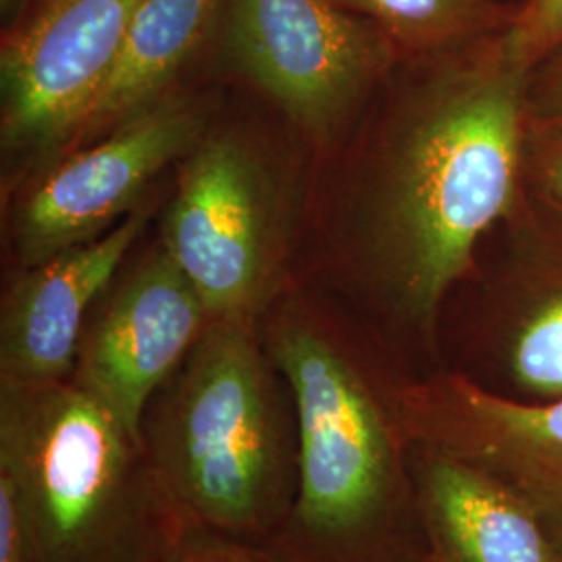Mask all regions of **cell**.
<instances>
[{"mask_svg": "<svg viewBox=\"0 0 562 562\" xmlns=\"http://www.w3.org/2000/svg\"><path fill=\"white\" fill-rule=\"evenodd\" d=\"M0 562H32V550L11 480L0 473Z\"/></svg>", "mask_w": 562, "mask_h": 562, "instance_id": "obj_18", "label": "cell"}, {"mask_svg": "<svg viewBox=\"0 0 562 562\" xmlns=\"http://www.w3.org/2000/svg\"><path fill=\"white\" fill-rule=\"evenodd\" d=\"M220 2L142 0L115 67L57 157L101 138L169 94V86L209 36Z\"/></svg>", "mask_w": 562, "mask_h": 562, "instance_id": "obj_13", "label": "cell"}, {"mask_svg": "<svg viewBox=\"0 0 562 562\" xmlns=\"http://www.w3.org/2000/svg\"><path fill=\"white\" fill-rule=\"evenodd\" d=\"M398 419L415 446L504 483L536 515L562 562V398L508 401L452 375L404 390Z\"/></svg>", "mask_w": 562, "mask_h": 562, "instance_id": "obj_10", "label": "cell"}, {"mask_svg": "<svg viewBox=\"0 0 562 562\" xmlns=\"http://www.w3.org/2000/svg\"><path fill=\"white\" fill-rule=\"evenodd\" d=\"M225 42L241 74L319 142L340 130L396 48L338 0H232Z\"/></svg>", "mask_w": 562, "mask_h": 562, "instance_id": "obj_6", "label": "cell"}, {"mask_svg": "<svg viewBox=\"0 0 562 562\" xmlns=\"http://www.w3.org/2000/svg\"><path fill=\"white\" fill-rule=\"evenodd\" d=\"M255 322H209L144 417V448L190 527L276 536L299 487L296 417Z\"/></svg>", "mask_w": 562, "mask_h": 562, "instance_id": "obj_2", "label": "cell"}, {"mask_svg": "<svg viewBox=\"0 0 562 562\" xmlns=\"http://www.w3.org/2000/svg\"><path fill=\"white\" fill-rule=\"evenodd\" d=\"M142 0H30L0 48L4 157L53 159L120 57Z\"/></svg>", "mask_w": 562, "mask_h": 562, "instance_id": "obj_7", "label": "cell"}, {"mask_svg": "<svg viewBox=\"0 0 562 562\" xmlns=\"http://www.w3.org/2000/svg\"><path fill=\"white\" fill-rule=\"evenodd\" d=\"M513 373L543 401L562 398V294L542 302L522 323L513 346Z\"/></svg>", "mask_w": 562, "mask_h": 562, "instance_id": "obj_15", "label": "cell"}, {"mask_svg": "<svg viewBox=\"0 0 562 562\" xmlns=\"http://www.w3.org/2000/svg\"><path fill=\"white\" fill-rule=\"evenodd\" d=\"M548 67L546 80L533 101L536 117L550 132H562V48L554 55Z\"/></svg>", "mask_w": 562, "mask_h": 562, "instance_id": "obj_19", "label": "cell"}, {"mask_svg": "<svg viewBox=\"0 0 562 562\" xmlns=\"http://www.w3.org/2000/svg\"><path fill=\"white\" fill-rule=\"evenodd\" d=\"M0 473L32 562H165L192 529L144 443L71 380L2 383Z\"/></svg>", "mask_w": 562, "mask_h": 562, "instance_id": "obj_3", "label": "cell"}, {"mask_svg": "<svg viewBox=\"0 0 562 562\" xmlns=\"http://www.w3.org/2000/svg\"><path fill=\"white\" fill-rule=\"evenodd\" d=\"M527 69L501 42L423 88L383 159L369 250L402 311L429 323L508 215L519 178Z\"/></svg>", "mask_w": 562, "mask_h": 562, "instance_id": "obj_1", "label": "cell"}, {"mask_svg": "<svg viewBox=\"0 0 562 562\" xmlns=\"http://www.w3.org/2000/svg\"><path fill=\"white\" fill-rule=\"evenodd\" d=\"M206 115L196 99L169 92L104 134V140L57 157L15 213L13 240L21 267L97 240L165 167L201 142Z\"/></svg>", "mask_w": 562, "mask_h": 562, "instance_id": "obj_8", "label": "cell"}, {"mask_svg": "<svg viewBox=\"0 0 562 562\" xmlns=\"http://www.w3.org/2000/svg\"><path fill=\"white\" fill-rule=\"evenodd\" d=\"M30 0H0V13L4 23H13L21 15V11L27 7Z\"/></svg>", "mask_w": 562, "mask_h": 562, "instance_id": "obj_21", "label": "cell"}, {"mask_svg": "<svg viewBox=\"0 0 562 562\" xmlns=\"http://www.w3.org/2000/svg\"><path fill=\"white\" fill-rule=\"evenodd\" d=\"M146 223L148 213L136 211L102 238L21 267L0 311V382L71 380L92 306L106 292Z\"/></svg>", "mask_w": 562, "mask_h": 562, "instance_id": "obj_11", "label": "cell"}, {"mask_svg": "<svg viewBox=\"0 0 562 562\" xmlns=\"http://www.w3.org/2000/svg\"><path fill=\"white\" fill-rule=\"evenodd\" d=\"M280 211L259 150L204 134L183 157L162 248L196 288L209 322H255L276 292Z\"/></svg>", "mask_w": 562, "mask_h": 562, "instance_id": "obj_5", "label": "cell"}, {"mask_svg": "<svg viewBox=\"0 0 562 562\" xmlns=\"http://www.w3.org/2000/svg\"><path fill=\"white\" fill-rule=\"evenodd\" d=\"M165 562H283L276 552H262L241 540L192 527Z\"/></svg>", "mask_w": 562, "mask_h": 562, "instance_id": "obj_17", "label": "cell"}, {"mask_svg": "<svg viewBox=\"0 0 562 562\" xmlns=\"http://www.w3.org/2000/svg\"><path fill=\"white\" fill-rule=\"evenodd\" d=\"M265 348L299 431L296 498L273 552L283 562H357L398 501V413H385L341 341L304 308L283 306Z\"/></svg>", "mask_w": 562, "mask_h": 562, "instance_id": "obj_4", "label": "cell"}, {"mask_svg": "<svg viewBox=\"0 0 562 562\" xmlns=\"http://www.w3.org/2000/svg\"><path fill=\"white\" fill-rule=\"evenodd\" d=\"M554 140L542 155V181L546 192L562 206V132H554Z\"/></svg>", "mask_w": 562, "mask_h": 562, "instance_id": "obj_20", "label": "cell"}, {"mask_svg": "<svg viewBox=\"0 0 562 562\" xmlns=\"http://www.w3.org/2000/svg\"><path fill=\"white\" fill-rule=\"evenodd\" d=\"M375 23L394 46L442 50L482 32L490 20L487 0H338Z\"/></svg>", "mask_w": 562, "mask_h": 562, "instance_id": "obj_14", "label": "cell"}, {"mask_svg": "<svg viewBox=\"0 0 562 562\" xmlns=\"http://www.w3.org/2000/svg\"><path fill=\"white\" fill-rule=\"evenodd\" d=\"M417 503L431 562H561L536 515L492 475L417 446Z\"/></svg>", "mask_w": 562, "mask_h": 562, "instance_id": "obj_12", "label": "cell"}, {"mask_svg": "<svg viewBox=\"0 0 562 562\" xmlns=\"http://www.w3.org/2000/svg\"><path fill=\"white\" fill-rule=\"evenodd\" d=\"M209 325L196 288L159 248L90 313L71 382L104 404L136 442L157 392Z\"/></svg>", "mask_w": 562, "mask_h": 562, "instance_id": "obj_9", "label": "cell"}, {"mask_svg": "<svg viewBox=\"0 0 562 562\" xmlns=\"http://www.w3.org/2000/svg\"><path fill=\"white\" fill-rule=\"evenodd\" d=\"M498 42L508 60L531 71L562 48V0H527Z\"/></svg>", "mask_w": 562, "mask_h": 562, "instance_id": "obj_16", "label": "cell"}]
</instances>
